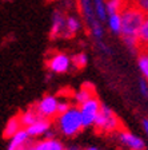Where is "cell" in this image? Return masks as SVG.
<instances>
[{"instance_id":"15","label":"cell","mask_w":148,"mask_h":150,"mask_svg":"<svg viewBox=\"0 0 148 150\" xmlns=\"http://www.w3.org/2000/svg\"><path fill=\"white\" fill-rule=\"evenodd\" d=\"M81 30V23L76 16H67V23H65V32L64 39H71L76 36V34Z\"/></svg>"},{"instance_id":"9","label":"cell","mask_w":148,"mask_h":150,"mask_svg":"<svg viewBox=\"0 0 148 150\" xmlns=\"http://www.w3.org/2000/svg\"><path fill=\"white\" fill-rule=\"evenodd\" d=\"M51 126H52L51 119L40 118L37 122H35L34 125L25 127V130H27V133L29 134V137H31V138L46 137L49 131H51Z\"/></svg>"},{"instance_id":"27","label":"cell","mask_w":148,"mask_h":150,"mask_svg":"<svg viewBox=\"0 0 148 150\" xmlns=\"http://www.w3.org/2000/svg\"><path fill=\"white\" fill-rule=\"evenodd\" d=\"M32 144H34V142H32V141H31L29 144H27V145H25V146H23L22 149H19V150H32Z\"/></svg>"},{"instance_id":"28","label":"cell","mask_w":148,"mask_h":150,"mask_svg":"<svg viewBox=\"0 0 148 150\" xmlns=\"http://www.w3.org/2000/svg\"><path fill=\"white\" fill-rule=\"evenodd\" d=\"M143 127H144V130L148 134V119H143Z\"/></svg>"},{"instance_id":"21","label":"cell","mask_w":148,"mask_h":150,"mask_svg":"<svg viewBox=\"0 0 148 150\" xmlns=\"http://www.w3.org/2000/svg\"><path fill=\"white\" fill-rule=\"evenodd\" d=\"M88 63V56L86 52H77L72 56V66L76 70H83Z\"/></svg>"},{"instance_id":"2","label":"cell","mask_w":148,"mask_h":150,"mask_svg":"<svg viewBox=\"0 0 148 150\" xmlns=\"http://www.w3.org/2000/svg\"><path fill=\"white\" fill-rule=\"evenodd\" d=\"M121 34L120 36H133L137 38L139 30L144 22L147 13L143 12L136 6L128 3L121 11Z\"/></svg>"},{"instance_id":"10","label":"cell","mask_w":148,"mask_h":150,"mask_svg":"<svg viewBox=\"0 0 148 150\" xmlns=\"http://www.w3.org/2000/svg\"><path fill=\"white\" fill-rule=\"evenodd\" d=\"M32 150H65V146L62 141L58 138H41L40 141H36L32 144Z\"/></svg>"},{"instance_id":"26","label":"cell","mask_w":148,"mask_h":150,"mask_svg":"<svg viewBox=\"0 0 148 150\" xmlns=\"http://www.w3.org/2000/svg\"><path fill=\"white\" fill-rule=\"evenodd\" d=\"M69 107H71V105H69L68 102H60L59 103V109H58V115H60V114L65 112Z\"/></svg>"},{"instance_id":"14","label":"cell","mask_w":148,"mask_h":150,"mask_svg":"<svg viewBox=\"0 0 148 150\" xmlns=\"http://www.w3.org/2000/svg\"><path fill=\"white\" fill-rule=\"evenodd\" d=\"M80 7H81V12L84 15L87 24L91 27L93 24V22L97 20V16H96L95 7H93L92 1L91 0H80Z\"/></svg>"},{"instance_id":"3","label":"cell","mask_w":148,"mask_h":150,"mask_svg":"<svg viewBox=\"0 0 148 150\" xmlns=\"http://www.w3.org/2000/svg\"><path fill=\"white\" fill-rule=\"evenodd\" d=\"M93 127L97 133H102V134H115V133L117 134L124 129V125L111 107H108L107 105H102V109L95 121Z\"/></svg>"},{"instance_id":"22","label":"cell","mask_w":148,"mask_h":150,"mask_svg":"<svg viewBox=\"0 0 148 150\" xmlns=\"http://www.w3.org/2000/svg\"><path fill=\"white\" fill-rule=\"evenodd\" d=\"M91 34H92L93 39H95L96 42H100L103 40V36H104V28H103L102 23H100V20H96V22H93V24L91 25Z\"/></svg>"},{"instance_id":"17","label":"cell","mask_w":148,"mask_h":150,"mask_svg":"<svg viewBox=\"0 0 148 150\" xmlns=\"http://www.w3.org/2000/svg\"><path fill=\"white\" fill-rule=\"evenodd\" d=\"M40 118L41 117L39 115L32 107H29L28 110H25V111H23L22 114H20V119H22V123H23V127L24 129L34 125L35 122H37Z\"/></svg>"},{"instance_id":"24","label":"cell","mask_w":148,"mask_h":150,"mask_svg":"<svg viewBox=\"0 0 148 150\" xmlns=\"http://www.w3.org/2000/svg\"><path fill=\"white\" fill-rule=\"evenodd\" d=\"M139 86H140V93L144 98H148V82L144 78L139 81Z\"/></svg>"},{"instance_id":"16","label":"cell","mask_w":148,"mask_h":150,"mask_svg":"<svg viewBox=\"0 0 148 150\" xmlns=\"http://www.w3.org/2000/svg\"><path fill=\"white\" fill-rule=\"evenodd\" d=\"M137 66L143 78L148 82V48H143L137 52Z\"/></svg>"},{"instance_id":"5","label":"cell","mask_w":148,"mask_h":150,"mask_svg":"<svg viewBox=\"0 0 148 150\" xmlns=\"http://www.w3.org/2000/svg\"><path fill=\"white\" fill-rule=\"evenodd\" d=\"M102 105L103 103L99 100V98L96 97V95L92 98H90V99L86 100V102L81 103V105H79L84 129L92 127V126L95 125V121H96V118H97L99 112H100Z\"/></svg>"},{"instance_id":"6","label":"cell","mask_w":148,"mask_h":150,"mask_svg":"<svg viewBox=\"0 0 148 150\" xmlns=\"http://www.w3.org/2000/svg\"><path fill=\"white\" fill-rule=\"evenodd\" d=\"M72 66V58L67 55L65 52H53L47 59V67L53 74H65Z\"/></svg>"},{"instance_id":"7","label":"cell","mask_w":148,"mask_h":150,"mask_svg":"<svg viewBox=\"0 0 148 150\" xmlns=\"http://www.w3.org/2000/svg\"><path fill=\"white\" fill-rule=\"evenodd\" d=\"M117 138H119V141H120L124 146H127L130 150H144L145 149L144 141L140 137H137V135L132 134L126 127L117 133Z\"/></svg>"},{"instance_id":"13","label":"cell","mask_w":148,"mask_h":150,"mask_svg":"<svg viewBox=\"0 0 148 150\" xmlns=\"http://www.w3.org/2000/svg\"><path fill=\"white\" fill-rule=\"evenodd\" d=\"M96 95V90H95V86L92 83H84L81 84V87L74 94V99L77 105H81L84 103L86 100H88L90 98L95 97Z\"/></svg>"},{"instance_id":"1","label":"cell","mask_w":148,"mask_h":150,"mask_svg":"<svg viewBox=\"0 0 148 150\" xmlns=\"http://www.w3.org/2000/svg\"><path fill=\"white\" fill-rule=\"evenodd\" d=\"M55 119L59 133H62L67 138L75 137L84 129L80 109L76 106H71L67 111L58 115Z\"/></svg>"},{"instance_id":"18","label":"cell","mask_w":148,"mask_h":150,"mask_svg":"<svg viewBox=\"0 0 148 150\" xmlns=\"http://www.w3.org/2000/svg\"><path fill=\"white\" fill-rule=\"evenodd\" d=\"M108 28L111 30L114 34L120 35L121 34V13H109L107 18Z\"/></svg>"},{"instance_id":"4","label":"cell","mask_w":148,"mask_h":150,"mask_svg":"<svg viewBox=\"0 0 148 150\" xmlns=\"http://www.w3.org/2000/svg\"><path fill=\"white\" fill-rule=\"evenodd\" d=\"M59 99L58 97L52 95V94H47L41 98L40 100H37L35 103L32 109L41 117L46 119H55L58 117V109H59Z\"/></svg>"},{"instance_id":"8","label":"cell","mask_w":148,"mask_h":150,"mask_svg":"<svg viewBox=\"0 0 148 150\" xmlns=\"http://www.w3.org/2000/svg\"><path fill=\"white\" fill-rule=\"evenodd\" d=\"M65 23H67V16L60 11H55L52 15V24H51V30H49V38L51 39L64 38Z\"/></svg>"},{"instance_id":"29","label":"cell","mask_w":148,"mask_h":150,"mask_svg":"<svg viewBox=\"0 0 148 150\" xmlns=\"http://www.w3.org/2000/svg\"><path fill=\"white\" fill-rule=\"evenodd\" d=\"M65 150H81V149H79L77 146H72V147H68V149H65Z\"/></svg>"},{"instance_id":"19","label":"cell","mask_w":148,"mask_h":150,"mask_svg":"<svg viewBox=\"0 0 148 150\" xmlns=\"http://www.w3.org/2000/svg\"><path fill=\"white\" fill-rule=\"evenodd\" d=\"M137 40H139L140 50H143V48H148V15L145 16L144 22H143L142 27H140V30H139Z\"/></svg>"},{"instance_id":"12","label":"cell","mask_w":148,"mask_h":150,"mask_svg":"<svg viewBox=\"0 0 148 150\" xmlns=\"http://www.w3.org/2000/svg\"><path fill=\"white\" fill-rule=\"evenodd\" d=\"M22 129H24V127H23L22 119H20V114H16V115L11 117L7 121L6 126H4V130H3V135H4V138H12Z\"/></svg>"},{"instance_id":"11","label":"cell","mask_w":148,"mask_h":150,"mask_svg":"<svg viewBox=\"0 0 148 150\" xmlns=\"http://www.w3.org/2000/svg\"><path fill=\"white\" fill-rule=\"evenodd\" d=\"M32 141V138L29 137V134L27 133L25 129H22L18 134H15L12 138H9V144L7 146V150H19L23 146H25L27 144H29Z\"/></svg>"},{"instance_id":"20","label":"cell","mask_w":148,"mask_h":150,"mask_svg":"<svg viewBox=\"0 0 148 150\" xmlns=\"http://www.w3.org/2000/svg\"><path fill=\"white\" fill-rule=\"evenodd\" d=\"M93 7H95V12L100 22H107L108 12H107L105 0H93Z\"/></svg>"},{"instance_id":"25","label":"cell","mask_w":148,"mask_h":150,"mask_svg":"<svg viewBox=\"0 0 148 150\" xmlns=\"http://www.w3.org/2000/svg\"><path fill=\"white\" fill-rule=\"evenodd\" d=\"M97 47L100 48V51H102L103 54H105V55H111V48H109V47H108L103 40L97 42Z\"/></svg>"},{"instance_id":"30","label":"cell","mask_w":148,"mask_h":150,"mask_svg":"<svg viewBox=\"0 0 148 150\" xmlns=\"http://www.w3.org/2000/svg\"><path fill=\"white\" fill-rule=\"evenodd\" d=\"M86 150H99L97 147H88V149H86Z\"/></svg>"},{"instance_id":"23","label":"cell","mask_w":148,"mask_h":150,"mask_svg":"<svg viewBox=\"0 0 148 150\" xmlns=\"http://www.w3.org/2000/svg\"><path fill=\"white\" fill-rule=\"evenodd\" d=\"M131 4L136 6L137 8H140L143 12H145L148 15V0H128Z\"/></svg>"}]
</instances>
